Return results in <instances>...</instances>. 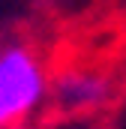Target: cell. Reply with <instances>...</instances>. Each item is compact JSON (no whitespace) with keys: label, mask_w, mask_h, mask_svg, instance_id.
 Returning <instances> with one entry per match:
<instances>
[{"label":"cell","mask_w":126,"mask_h":129,"mask_svg":"<svg viewBox=\"0 0 126 129\" xmlns=\"http://www.w3.org/2000/svg\"><path fill=\"white\" fill-rule=\"evenodd\" d=\"M54 102L66 111H87L108 99V78L90 69H69L54 78Z\"/></svg>","instance_id":"cell-2"},{"label":"cell","mask_w":126,"mask_h":129,"mask_svg":"<svg viewBox=\"0 0 126 129\" xmlns=\"http://www.w3.org/2000/svg\"><path fill=\"white\" fill-rule=\"evenodd\" d=\"M48 93V78L30 48L12 45L0 51V129L15 126Z\"/></svg>","instance_id":"cell-1"}]
</instances>
